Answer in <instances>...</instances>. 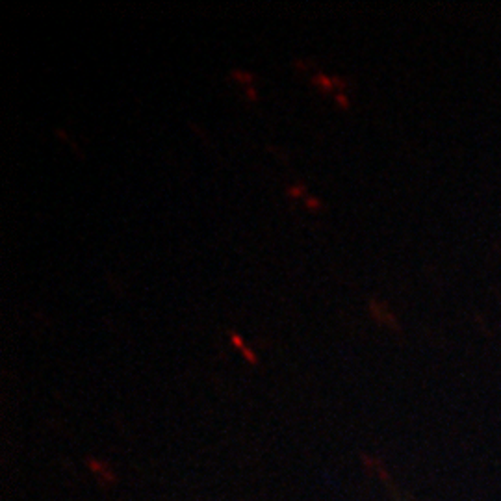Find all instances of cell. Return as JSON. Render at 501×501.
Here are the masks:
<instances>
[{"label":"cell","instance_id":"1","mask_svg":"<svg viewBox=\"0 0 501 501\" xmlns=\"http://www.w3.org/2000/svg\"><path fill=\"white\" fill-rule=\"evenodd\" d=\"M370 310H371V316H373L379 323H386L388 327H392L393 330H399L397 319L393 318V314L390 312V308H388L386 303H381V301H377V299H370Z\"/></svg>","mask_w":501,"mask_h":501},{"label":"cell","instance_id":"2","mask_svg":"<svg viewBox=\"0 0 501 501\" xmlns=\"http://www.w3.org/2000/svg\"><path fill=\"white\" fill-rule=\"evenodd\" d=\"M314 84L321 87L323 91H329L330 87H332V78H327V74H316L314 76Z\"/></svg>","mask_w":501,"mask_h":501},{"label":"cell","instance_id":"3","mask_svg":"<svg viewBox=\"0 0 501 501\" xmlns=\"http://www.w3.org/2000/svg\"><path fill=\"white\" fill-rule=\"evenodd\" d=\"M286 193L290 195V197H301L305 193V186L303 184H295V186H290V188L286 189Z\"/></svg>","mask_w":501,"mask_h":501},{"label":"cell","instance_id":"4","mask_svg":"<svg viewBox=\"0 0 501 501\" xmlns=\"http://www.w3.org/2000/svg\"><path fill=\"white\" fill-rule=\"evenodd\" d=\"M232 74L238 80H243V82H250V80H253V74L245 73V71H232Z\"/></svg>","mask_w":501,"mask_h":501},{"label":"cell","instance_id":"5","mask_svg":"<svg viewBox=\"0 0 501 501\" xmlns=\"http://www.w3.org/2000/svg\"><path fill=\"white\" fill-rule=\"evenodd\" d=\"M307 206H310V208H314V210H318L319 206H321V203H319V199H316V197H310V195H308V197H307Z\"/></svg>","mask_w":501,"mask_h":501},{"label":"cell","instance_id":"6","mask_svg":"<svg viewBox=\"0 0 501 501\" xmlns=\"http://www.w3.org/2000/svg\"><path fill=\"white\" fill-rule=\"evenodd\" d=\"M336 101L340 103V106H343V108H347V106H349V101H347V97H345L343 93H336Z\"/></svg>","mask_w":501,"mask_h":501},{"label":"cell","instance_id":"7","mask_svg":"<svg viewBox=\"0 0 501 501\" xmlns=\"http://www.w3.org/2000/svg\"><path fill=\"white\" fill-rule=\"evenodd\" d=\"M247 95H249L250 98H257V91H255L253 87H249V89H247Z\"/></svg>","mask_w":501,"mask_h":501}]
</instances>
